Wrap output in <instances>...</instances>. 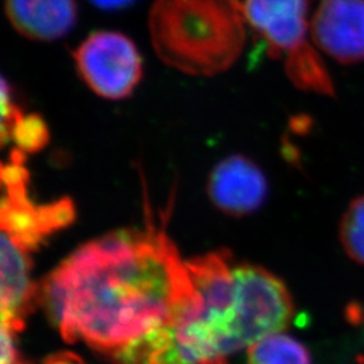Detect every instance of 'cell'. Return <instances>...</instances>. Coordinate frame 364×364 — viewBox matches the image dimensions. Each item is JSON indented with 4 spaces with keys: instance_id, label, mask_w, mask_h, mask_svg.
<instances>
[{
    "instance_id": "6da1fadb",
    "label": "cell",
    "mask_w": 364,
    "mask_h": 364,
    "mask_svg": "<svg viewBox=\"0 0 364 364\" xmlns=\"http://www.w3.org/2000/svg\"><path fill=\"white\" fill-rule=\"evenodd\" d=\"M198 297L165 223L120 230L80 246L39 287L66 343L111 355L165 326Z\"/></svg>"
},
{
    "instance_id": "7a4b0ae2",
    "label": "cell",
    "mask_w": 364,
    "mask_h": 364,
    "mask_svg": "<svg viewBox=\"0 0 364 364\" xmlns=\"http://www.w3.org/2000/svg\"><path fill=\"white\" fill-rule=\"evenodd\" d=\"M247 25L240 0H154L149 18L156 55L192 76H216L234 65Z\"/></svg>"
},
{
    "instance_id": "3957f363",
    "label": "cell",
    "mask_w": 364,
    "mask_h": 364,
    "mask_svg": "<svg viewBox=\"0 0 364 364\" xmlns=\"http://www.w3.org/2000/svg\"><path fill=\"white\" fill-rule=\"evenodd\" d=\"M311 0H243L246 19L281 60L299 90L333 96L335 88L321 57L313 48L308 21Z\"/></svg>"
},
{
    "instance_id": "277c9868",
    "label": "cell",
    "mask_w": 364,
    "mask_h": 364,
    "mask_svg": "<svg viewBox=\"0 0 364 364\" xmlns=\"http://www.w3.org/2000/svg\"><path fill=\"white\" fill-rule=\"evenodd\" d=\"M26 156L13 149L1 166V234L33 252L52 235L76 219V207L69 197L38 204L28 196Z\"/></svg>"
},
{
    "instance_id": "5b68a950",
    "label": "cell",
    "mask_w": 364,
    "mask_h": 364,
    "mask_svg": "<svg viewBox=\"0 0 364 364\" xmlns=\"http://www.w3.org/2000/svg\"><path fill=\"white\" fill-rule=\"evenodd\" d=\"M236 340L239 350L290 326L294 302L287 285L277 275L255 264L234 266Z\"/></svg>"
},
{
    "instance_id": "8992f818",
    "label": "cell",
    "mask_w": 364,
    "mask_h": 364,
    "mask_svg": "<svg viewBox=\"0 0 364 364\" xmlns=\"http://www.w3.org/2000/svg\"><path fill=\"white\" fill-rule=\"evenodd\" d=\"M78 75L96 95L122 100L138 87L144 64L130 38L117 31H96L75 50Z\"/></svg>"
},
{
    "instance_id": "52a82bcc",
    "label": "cell",
    "mask_w": 364,
    "mask_h": 364,
    "mask_svg": "<svg viewBox=\"0 0 364 364\" xmlns=\"http://www.w3.org/2000/svg\"><path fill=\"white\" fill-rule=\"evenodd\" d=\"M311 38L340 64L364 61V0H321L311 21Z\"/></svg>"
},
{
    "instance_id": "ba28073f",
    "label": "cell",
    "mask_w": 364,
    "mask_h": 364,
    "mask_svg": "<svg viewBox=\"0 0 364 364\" xmlns=\"http://www.w3.org/2000/svg\"><path fill=\"white\" fill-rule=\"evenodd\" d=\"M210 201L225 215L245 216L255 212L267 196V182L262 170L247 158L223 159L209 176Z\"/></svg>"
},
{
    "instance_id": "9c48e42d",
    "label": "cell",
    "mask_w": 364,
    "mask_h": 364,
    "mask_svg": "<svg viewBox=\"0 0 364 364\" xmlns=\"http://www.w3.org/2000/svg\"><path fill=\"white\" fill-rule=\"evenodd\" d=\"M31 252L1 234V326L19 333L39 304V287L31 281Z\"/></svg>"
},
{
    "instance_id": "30bf717a",
    "label": "cell",
    "mask_w": 364,
    "mask_h": 364,
    "mask_svg": "<svg viewBox=\"0 0 364 364\" xmlns=\"http://www.w3.org/2000/svg\"><path fill=\"white\" fill-rule=\"evenodd\" d=\"M112 364H228L182 338L171 324L158 326L108 355Z\"/></svg>"
},
{
    "instance_id": "8fae6325",
    "label": "cell",
    "mask_w": 364,
    "mask_h": 364,
    "mask_svg": "<svg viewBox=\"0 0 364 364\" xmlns=\"http://www.w3.org/2000/svg\"><path fill=\"white\" fill-rule=\"evenodd\" d=\"M14 28L33 41L63 38L77 19L76 0H6Z\"/></svg>"
},
{
    "instance_id": "7c38bea8",
    "label": "cell",
    "mask_w": 364,
    "mask_h": 364,
    "mask_svg": "<svg viewBox=\"0 0 364 364\" xmlns=\"http://www.w3.org/2000/svg\"><path fill=\"white\" fill-rule=\"evenodd\" d=\"M1 144H13V149L25 156L41 151L49 142V129L43 117L25 114L14 102L6 80L1 84Z\"/></svg>"
},
{
    "instance_id": "4fadbf2b",
    "label": "cell",
    "mask_w": 364,
    "mask_h": 364,
    "mask_svg": "<svg viewBox=\"0 0 364 364\" xmlns=\"http://www.w3.org/2000/svg\"><path fill=\"white\" fill-rule=\"evenodd\" d=\"M248 364H312L309 350L297 338L274 333L247 348Z\"/></svg>"
},
{
    "instance_id": "5bb4252c",
    "label": "cell",
    "mask_w": 364,
    "mask_h": 364,
    "mask_svg": "<svg viewBox=\"0 0 364 364\" xmlns=\"http://www.w3.org/2000/svg\"><path fill=\"white\" fill-rule=\"evenodd\" d=\"M338 237L347 255L364 266V195L353 198L338 227Z\"/></svg>"
},
{
    "instance_id": "9a60e30c",
    "label": "cell",
    "mask_w": 364,
    "mask_h": 364,
    "mask_svg": "<svg viewBox=\"0 0 364 364\" xmlns=\"http://www.w3.org/2000/svg\"><path fill=\"white\" fill-rule=\"evenodd\" d=\"M15 332L1 326V353H0V364H31L23 359L16 348Z\"/></svg>"
},
{
    "instance_id": "2e32d148",
    "label": "cell",
    "mask_w": 364,
    "mask_h": 364,
    "mask_svg": "<svg viewBox=\"0 0 364 364\" xmlns=\"http://www.w3.org/2000/svg\"><path fill=\"white\" fill-rule=\"evenodd\" d=\"M43 364H85L82 362V359L73 353V352H57L49 355Z\"/></svg>"
},
{
    "instance_id": "e0dca14e",
    "label": "cell",
    "mask_w": 364,
    "mask_h": 364,
    "mask_svg": "<svg viewBox=\"0 0 364 364\" xmlns=\"http://www.w3.org/2000/svg\"><path fill=\"white\" fill-rule=\"evenodd\" d=\"M92 3L103 10H117L124 9L131 4L134 0H91Z\"/></svg>"
},
{
    "instance_id": "ac0fdd59",
    "label": "cell",
    "mask_w": 364,
    "mask_h": 364,
    "mask_svg": "<svg viewBox=\"0 0 364 364\" xmlns=\"http://www.w3.org/2000/svg\"><path fill=\"white\" fill-rule=\"evenodd\" d=\"M363 320H364V316H363Z\"/></svg>"
}]
</instances>
